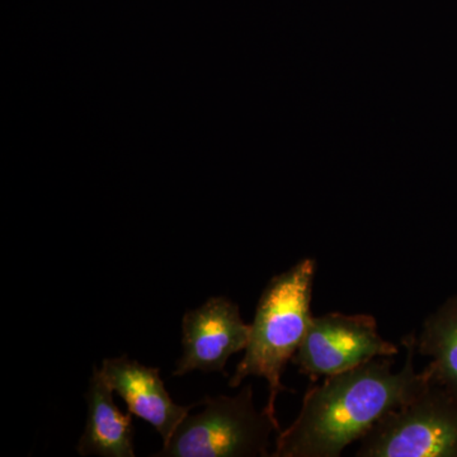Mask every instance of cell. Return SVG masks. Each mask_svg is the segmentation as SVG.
<instances>
[{
  "label": "cell",
  "mask_w": 457,
  "mask_h": 457,
  "mask_svg": "<svg viewBox=\"0 0 457 457\" xmlns=\"http://www.w3.org/2000/svg\"><path fill=\"white\" fill-rule=\"evenodd\" d=\"M88 416L77 451L82 456L134 457L132 414L114 404L113 390L95 368L86 393Z\"/></svg>",
  "instance_id": "cell-8"
},
{
  "label": "cell",
  "mask_w": 457,
  "mask_h": 457,
  "mask_svg": "<svg viewBox=\"0 0 457 457\" xmlns=\"http://www.w3.org/2000/svg\"><path fill=\"white\" fill-rule=\"evenodd\" d=\"M183 354L174 376L192 371L220 372L233 354L245 351L251 324L240 315L239 306L224 296L210 297L204 305L186 312L182 320Z\"/></svg>",
  "instance_id": "cell-6"
},
{
  "label": "cell",
  "mask_w": 457,
  "mask_h": 457,
  "mask_svg": "<svg viewBox=\"0 0 457 457\" xmlns=\"http://www.w3.org/2000/svg\"><path fill=\"white\" fill-rule=\"evenodd\" d=\"M99 370L113 392L126 403L129 411L154 427L164 445L170 441L189 411L200 404H177L165 389L161 370L143 365L126 354L104 360Z\"/></svg>",
  "instance_id": "cell-7"
},
{
  "label": "cell",
  "mask_w": 457,
  "mask_h": 457,
  "mask_svg": "<svg viewBox=\"0 0 457 457\" xmlns=\"http://www.w3.org/2000/svg\"><path fill=\"white\" fill-rule=\"evenodd\" d=\"M315 272L317 261L303 258L270 279L255 309L245 357L228 380V386L236 389L249 376L266 378L269 400L263 411L276 423V400L279 393L288 390L282 385V375L314 317L312 300Z\"/></svg>",
  "instance_id": "cell-2"
},
{
  "label": "cell",
  "mask_w": 457,
  "mask_h": 457,
  "mask_svg": "<svg viewBox=\"0 0 457 457\" xmlns=\"http://www.w3.org/2000/svg\"><path fill=\"white\" fill-rule=\"evenodd\" d=\"M416 332L402 339L404 368L393 371L394 356L375 357L357 368L327 376L303 395L293 425L279 431L272 457H338L389 411L413 399L429 381L417 372Z\"/></svg>",
  "instance_id": "cell-1"
},
{
  "label": "cell",
  "mask_w": 457,
  "mask_h": 457,
  "mask_svg": "<svg viewBox=\"0 0 457 457\" xmlns=\"http://www.w3.org/2000/svg\"><path fill=\"white\" fill-rule=\"evenodd\" d=\"M203 411L188 414L159 457L270 456V436L279 432L266 413L253 403V386L246 384L237 395L201 400Z\"/></svg>",
  "instance_id": "cell-3"
},
{
  "label": "cell",
  "mask_w": 457,
  "mask_h": 457,
  "mask_svg": "<svg viewBox=\"0 0 457 457\" xmlns=\"http://www.w3.org/2000/svg\"><path fill=\"white\" fill-rule=\"evenodd\" d=\"M416 351L431 359L426 369L432 380L457 395V295L423 321Z\"/></svg>",
  "instance_id": "cell-9"
},
{
  "label": "cell",
  "mask_w": 457,
  "mask_h": 457,
  "mask_svg": "<svg viewBox=\"0 0 457 457\" xmlns=\"http://www.w3.org/2000/svg\"><path fill=\"white\" fill-rule=\"evenodd\" d=\"M357 457H457V395L429 381L360 440Z\"/></svg>",
  "instance_id": "cell-4"
},
{
  "label": "cell",
  "mask_w": 457,
  "mask_h": 457,
  "mask_svg": "<svg viewBox=\"0 0 457 457\" xmlns=\"http://www.w3.org/2000/svg\"><path fill=\"white\" fill-rule=\"evenodd\" d=\"M398 353L399 348L380 336L372 315L328 312L312 318L291 361L315 383L319 378L341 374L375 357Z\"/></svg>",
  "instance_id": "cell-5"
}]
</instances>
